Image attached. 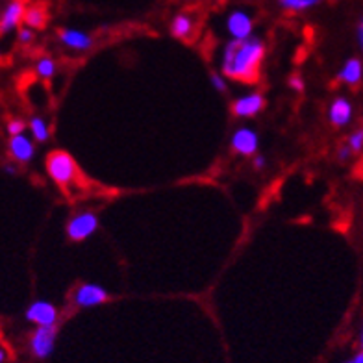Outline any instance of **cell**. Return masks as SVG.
I'll return each mask as SVG.
<instances>
[{
    "mask_svg": "<svg viewBox=\"0 0 363 363\" xmlns=\"http://www.w3.org/2000/svg\"><path fill=\"white\" fill-rule=\"evenodd\" d=\"M265 57V45L259 37L230 39L221 54V74L235 82L254 83Z\"/></svg>",
    "mask_w": 363,
    "mask_h": 363,
    "instance_id": "cell-1",
    "label": "cell"
},
{
    "mask_svg": "<svg viewBox=\"0 0 363 363\" xmlns=\"http://www.w3.org/2000/svg\"><path fill=\"white\" fill-rule=\"evenodd\" d=\"M47 172L60 187H69L78 180V169L73 156L63 151H54L47 156Z\"/></svg>",
    "mask_w": 363,
    "mask_h": 363,
    "instance_id": "cell-2",
    "label": "cell"
},
{
    "mask_svg": "<svg viewBox=\"0 0 363 363\" xmlns=\"http://www.w3.org/2000/svg\"><path fill=\"white\" fill-rule=\"evenodd\" d=\"M57 330L56 327H37L30 337V352L34 358L45 359L54 352Z\"/></svg>",
    "mask_w": 363,
    "mask_h": 363,
    "instance_id": "cell-3",
    "label": "cell"
},
{
    "mask_svg": "<svg viewBox=\"0 0 363 363\" xmlns=\"http://www.w3.org/2000/svg\"><path fill=\"white\" fill-rule=\"evenodd\" d=\"M224 26H226L230 39H247V37H252L254 19L247 10H232L226 15Z\"/></svg>",
    "mask_w": 363,
    "mask_h": 363,
    "instance_id": "cell-4",
    "label": "cell"
},
{
    "mask_svg": "<svg viewBox=\"0 0 363 363\" xmlns=\"http://www.w3.org/2000/svg\"><path fill=\"white\" fill-rule=\"evenodd\" d=\"M99 228V217L93 212H83L74 215L67 224V235L71 241H83L93 235Z\"/></svg>",
    "mask_w": 363,
    "mask_h": 363,
    "instance_id": "cell-5",
    "label": "cell"
},
{
    "mask_svg": "<svg viewBox=\"0 0 363 363\" xmlns=\"http://www.w3.org/2000/svg\"><path fill=\"white\" fill-rule=\"evenodd\" d=\"M26 4L22 0H8L0 13V32L10 34L13 30H19V26L25 22Z\"/></svg>",
    "mask_w": 363,
    "mask_h": 363,
    "instance_id": "cell-6",
    "label": "cell"
},
{
    "mask_svg": "<svg viewBox=\"0 0 363 363\" xmlns=\"http://www.w3.org/2000/svg\"><path fill=\"white\" fill-rule=\"evenodd\" d=\"M26 321L36 324V327H56L57 322V310L47 301H36L32 302L30 306L26 308Z\"/></svg>",
    "mask_w": 363,
    "mask_h": 363,
    "instance_id": "cell-7",
    "label": "cell"
},
{
    "mask_svg": "<svg viewBox=\"0 0 363 363\" xmlns=\"http://www.w3.org/2000/svg\"><path fill=\"white\" fill-rule=\"evenodd\" d=\"M74 304L78 308H95L108 301V291L99 284H83L74 291Z\"/></svg>",
    "mask_w": 363,
    "mask_h": 363,
    "instance_id": "cell-8",
    "label": "cell"
},
{
    "mask_svg": "<svg viewBox=\"0 0 363 363\" xmlns=\"http://www.w3.org/2000/svg\"><path fill=\"white\" fill-rule=\"evenodd\" d=\"M57 39L63 47L76 52H85L93 47V37L88 32L78 30V28H62L57 32Z\"/></svg>",
    "mask_w": 363,
    "mask_h": 363,
    "instance_id": "cell-9",
    "label": "cell"
},
{
    "mask_svg": "<svg viewBox=\"0 0 363 363\" xmlns=\"http://www.w3.org/2000/svg\"><path fill=\"white\" fill-rule=\"evenodd\" d=\"M265 108V99L261 93H250L245 97H239L235 102L232 104V111L239 119H250Z\"/></svg>",
    "mask_w": 363,
    "mask_h": 363,
    "instance_id": "cell-10",
    "label": "cell"
},
{
    "mask_svg": "<svg viewBox=\"0 0 363 363\" xmlns=\"http://www.w3.org/2000/svg\"><path fill=\"white\" fill-rule=\"evenodd\" d=\"M258 145H259V137L252 128H238L233 132L232 135V149L238 154L243 156H252L258 152Z\"/></svg>",
    "mask_w": 363,
    "mask_h": 363,
    "instance_id": "cell-11",
    "label": "cell"
},
{
    "mask_svg": "<svg viewBox=\"0 0 363 363\" xmlns=\"http://www.w3.org/2000/svg\"><path fill=\"white\" fill-rule=\"evenodd\" d=\"M354 117V108L352 102L345 97H337L334 99V102L330 104V109H328V119L332 123V126L336 128H343L347 126Z\"/></svg>",
    "mask_w": 363,
    "mask_h": 363,
    "instance_id": "cell-12",
    "label": "cell"
},
{
    "mask_svg": "<svg viewBox=\"0 0 363 363\" xmlns=\"http://www.w3.org/2000/svg\"><path fill=\"white\" fill-rule=\"evenodd\" d=\"M8 151H10V156L17 163H28L34 158V143L28 135L21 134V135H13L10 137V143H8Z\"/></svg>",
    "mask_w": 363,
    "mask_h": 363,
    "instance_id": "cell-13",
    "label": "cell"
},
{
    "mask_svg": "<svg viewBox=\"0 0 363 363\" xmlns=\"http://www.w3.org/2000/svg\"><path fill=\"white\" fill-rule=\"evenodd\" d=\"M337 82L347 83L350 88L359 85L363 82V62L359 57H350L343 63V67L337 71Z\"/></svg>",
    "mask_w": 363,
    "mask_h": 363,
    "instance_id": "cell-14",
    "label": "cell"
},
{
    "mask_svg": "<svg viewBox=\"0 0 363 363\" xmlns=\"http://www.w3.org/2000/svg\"><path fill=\"white\" fill-rule=\"evenodd\" d=\"M195 19L189 13H178L172 17L171 34L177 39H189L195 34Z\"/></svg>",
    "mask_w": 363,
    "mask_h": 363,
    "instance_id": "cell-15",
    "label": "cell"
},
{
    "mask_svg": "<svg viewBox=\"0 0 363 363\" xmlns=\"http://www.w3.org/2000/svg\"><path fill=\"white\" fill-rule=\"evenodd\" d=\"M47 10L43 6H30L26 10V17H25V26L32 28V30H41L47 25Z\"/></svg>",
    "mask_w": 363,
    "mask_h": 363,
    "instance_id": "cell-16",
    "label": "cell"
},
{
    "mask_svg": "<svg viewBox=\"0 0 363 363\" xmlns=\"http://www.w3.org/2000/svg\"><path fill=\"white\" fill-rule=\"evenodd\" d=\"M284 11H291V13H306V11L313 10L321 4L322 0H276Z\"/></svg>",
    "mask_w": 363,
    "mask_h": 363,
    "instance_id": "cell-17",
    "label": "cell"
},
{
    "mask_svg": "<svg viewBox=\"0 0 363 363\" xmlns=\"http://www.w3.org/2000/svg\"><path fill=\"white\" fill-rule=\"evenodd\" d=\"M30 134L32 137L36 141H39V143H43V141L48 139V126L47 123L41 119V117H32L30 121Z\"/></svg>",
    "mask_w": 363,
    "mask_h": 363,
    "instance_id": "cell-18",
    "label": "cell"
},
{
    "mask_svg": "<svg viewBox=\"0 0 363 363\" xmlns=\"http://www.w3.org/2000/svg\"><path fill=\"white\" fill-rule=\"evenodd\" d=\"M36 71L41 78H52L56 73V62L52 57H41V60H37Z\"/></svg>",
    "mask_w": 363,
    "mask_h": 363,
    "instance_id": "cell-19",
    "label": "cell"
},
{
    "mask_svg": "<svg viewBox=\"0 0 363 363\" xmlns=\"http://www.w3.org/2000/svg\"><path fill=\"white\" fill-rule=\"evenodd\" d=\"M348 146H350V151L356 154V152H362L363 151V128L354 130L352 134L348 135Z\"/></svg>",
    "mask_w": 363,
    "mask_h": 363,
    "instance_id": "cell-20",
    "label": "cell"
},
{
    "mask_svg": "<svg viewBox=\"0 0 363 363\" xmlns=\"http://www.w3.org/2000/svg\"><path fill=\"white\" fill-rule=\"evenodd\" d=\"M34 37H36V30H32L28 26H22L17 30V41L21 43V45H28V43L34 41Z\"/></svg>",
    "mask_w": 363,
    "mask_h": 363,
    "instance_id": "cell-21",
    "label": "cell"
},
{
    "mask_svg": "<svg viewBox=\"0 0 363 363\" xmlns=\"http://www.w3.org/2000/svg\"><path fill=\"white\" fill-rule=\"evenodd\" d=\"M25 128H26V125L25 123H22L21 119H13V121H10V123H8V134H10V137H13V135H21V134H25Z\"/></svg>",
    "mask_w": 363,
    "mask_h": 363,
    "instance_id": "cell-22",
    "label": "cell"
},
{
    "mask_svg": "<svg viewBox=\"0 0 363 363\" xmlns=\"http://www.w3.org/2000/svg\"><path fill=\"white\" fill-rule=\"evenodd\" d=\"M210 80H212L213 89H217L219 93H224L226 88H228V83H226V76H224V74H212Z\"/></svg>",
    "mask_w": 363,
    "mask_h": 363,
    "instance_id": "cell-23",
    "label": "cell"
},
{
    "mask_svg": "<svg viewBox=\"0 0 363 363\" xmlns=\"http://www.w3.org/2000/svg\"><path fill=\"white\" fill-rule=\"evenodd\" d=\"M352 154H354V152L350 151V146H348V145H343L341 149L337 151V160L343 161V163H345V161L350 160V156H352Z\"/></svg>",
    "mask_w": 363,
    "mask_h": 363,
    "instance_id": "cell-24",
    "label": "cell"
},
{
    "mask_svg": "<svg viewBox=\"0 0 363 363\" xmlns=\"http://www.w3.org/2000/svg\"><path fill=\"white\" fill-rule=\"evenodd\" d=\"M289 88L295 89V91H302L304 89V80L301 76L289 78Z\"/></svg>",
    "mask_w": 363,
    "mask_h": 363,
    "instance_id": "cell-25",
    "label": "cell"
},
{
    "mask_svg": "<svg viewBox=\"0 0 363 363\" xmlns=\"http://www.w3.org/2000/svg\"><path fill=\"white\" fill-rule=\"evenodd\" d=\"M356 37H358V45L359 48H362V54H363V15L358 21V26H356Z\"/></svg>",
    "mask_w": 363,
    "mask_h": 363,
    "instance_id": "cell-26",
    "label": "cell"
},
{
    "mask_svg": "<svg viewBox=\"0 0 363 363\" xmlns=\"http://www.w3.org/2000/svg\"><path fill=\"white\" fill-rule=\"evenodd\" d=\"M265 163H267V160H265L263 156H256V158H254V167H256V169H263Z\"/></svg>",
    "mask_w": 363,
    "mask_h": 363,
    "instance_id": "cell-27",
    "label": "cell"
},
{
    "mask_svg": "<svg viewBox=\"0 0 363 363\" xmlns=\"http://www.w3.org/2000/svg\"><path fill=\"white\" fill-rule=\"evenodd\" d=\"M4 172H8V174H15V167H13V165H6L4 167Z\"/></svg>",
    "mask_w": 363,
    "mask_h": 363,
    "instance_id": "cell-28",
    "label": "cell"
},
{
    "mask_svg": "<svg viewBox=\"0 0 363 363\" xmlns=\"http://www.w3.org/2000/svg\"><path fill=\"white\" fill-rule=\"evenodd\" d=\"M352 363H363V350L359 354H356V356H354Z\"/></svg>",
    "mask_w": 363,
    "mask_h": 363,
    "instance_id": "cell-29",
    "label": "cell"
},
{
    "mask_svg": "<svg viewBox=\"0 0 363 363\" xmlns=\"http://www.w3.org/2000/svg\"><path fill=\"white\" fill-rule=\"evenodd\" d=\"M359 343H362V350H363V327H362V334H359Z\"/></svg>",
    "mask_w": 363,
    "mask_h": 363,
    "instance_id": "cell-30",
    "label": "cell"
},
{
    "mask_svg": "<svg viewBox=\"0 0 363 363\" xmlns=\"http://www.w3.org/2000/svg\"><path fill=\"white\" fill-rule=\"evenodd\" d=\"M348 363H352V362H348Z\"/></svg>",
    "mask_w": 363,
    "mask_h": 363,
    "instance_id": "cell-31",
    "label": "cell"
}]
</instances>
